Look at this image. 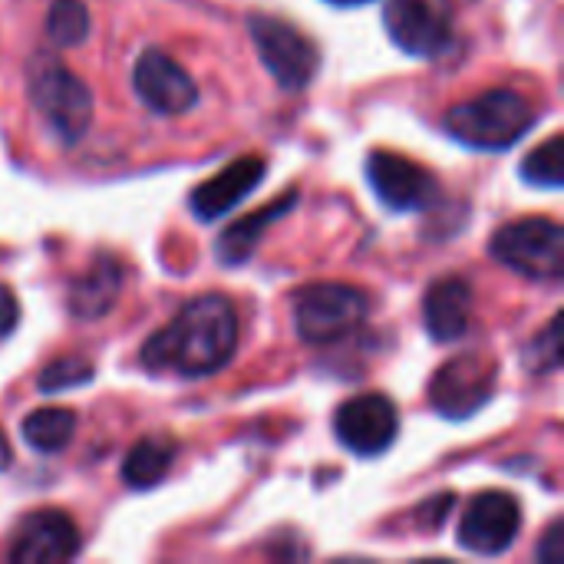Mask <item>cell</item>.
<instances>
[{"instance_id":"6da1fadb","label":"cell","mask_w":564,"mask_h":564,"mask_svg":"<svg viewBox=\"0 0 564 564\" xmlns=\"http://www.w3.org/2000/svg\"><path fill=\"white\" fill-rule=\"evenodd\" d=\"M238 347V311L225 294L188 301L169 327L149 337L142 364L155 373L208 377L221 370Z\"/></svg>"},{"instance_id":"7a4b0ae2","label":"cell","mask_w":564,"mask_h":564,"mask_svg":"<svg viewBox=\"0 0 564 564\" xmlns=\"http://www.w3.org/2000/svg\"><path fill=\"white\" fill-rule=\"evenodd\" d=\"M535 126V106L516 89H489L449 109L446 132L473 149H509Z\"/></svg>"},{"instance_id":"3957f363","label":"cell","mask_w":564,"mask_h":564,"mask_svg":"<svg viewBox=\"0 0 564 564\" xmlns=\"http://www.w3.org/2000/svg\"><path fill=\"white\" fill-rule=\"evenodd\" d=\"M26 89H30V102L36 106V112L46 119V126L63 145H76L86 135L93 122L89 86L76 73H69L59 59L53 56L30 59Z\"/></svg>"},{"instance_id":"277c9868","label":"cell","mask_w":564,"mask_h":564,"mask_svg":"<svg viewBox=\"0 0 564 564\" xmlns=\"http://www.w3.org/2000/svg\"><path fill=\"white\" fill-rule=\"evenodd\" d=\"M367 294L354 284H307L294 294V324L307 344H334L367 321Z\"/></svg>"},{"instance_id":"5b68a950","label":"cell","mask_w":564,"mask_h":564,"mask_svg":"<svg viewBox=\"0 0 564 564\" xmlns=\"http://www.w3.org/2000/svg\"><path fill=\"white\" fill-rule=\"evenodd\" d=\"M492 254L522 278L555 281L564 268V231L552 218H522L496 231Z\"/></svg>"},{"instance_id":"8992f818","label":"cell","mask_w":564,"mask_h":564,"mask_svg":"<svg viewBox=\"0 0 564 564\" xmlns=\"http://www.w3.org/2000/svg\"><path fill=\"white\" fill-rule=\"evenodd\" d=\"M248 30L254 36V46H258L268 73L278 79L281 89L297 93V89L311 86V79L321 69V50H317V43L311 36H304L288 20L264 17V13L251 17Z\"/></svg>"},{"instance_id":"52a82bcc","label":"cell","mask_w":564,"mask_h":564,"mask_svg":"<svg viewBox=\"0 0 564 564\" xmlns=\"http://www.w3.org/2000/svg\"><path fill=\"white\" fill-rule=\"evenodd\" d=\"M492 390H496V364L486 360L482 354H463L436 370L430 383V400L436 413H443L446 420H466L479 406H486Z\"/></svg>"},{"instance_id":"ba28073f","label":"cell","mask_w":564,"mask_h":564,"mask_svg":"<svg viewBox=\"0 0 564 564\" xmlns=\"http://www.w3.org/2000/svg\"><path fill=\"white\" fill-rule=\"evenodd\" d=\"M367 178L377 198L393 212H420L430 208L440 195V182L413 159L377 149L367 159Z\"/></svg>"},{"instance_id":"9c48e42d","label":"cell","mask_w":564,"mask_h":564,"mask_svg":"<svg viewBox=\"0 0 564 564\" xmlns=\"http://www.w3.org/2000/svg\"><path fill=\"white\" fill-rule=\"evenodd\" d=\"M337 440L357 456H380L393 446L400 433L397 406L380 393H360L347 400L334 416Z\"/></svg>"},{"instance_id":"30bf717a","label":"cell","mask_w":564,"mask_h":564,"mask_svg":"<svg viewBox=\"0 0 564 564\" xmlns=\"http://www.w3.org/2000/svg\"><path fill=\"white\" fill-rule=\"evenodd\" d=\"M522 529L519 502L509 492H482L459 522V545L473 555H502Z\"/></svg>"},{"instance_id":"8fae6325","label":"cell","mask_w":564,"mask_h":564,"mask_svg":"<svg viewBox=\"0 0 564 564\" xmlns=\"http://www.w3.org/2000/svg\"><path fill=\"white\" fill-rule=\"evenodd\" d=\"M79 529L66 512L56 509H43V512H30L26 519H20V525L13 529L10 539V562L17 564H53L69 562L79 555Z\"/></svg>"},{"instance_id":"7c38bea8","label":"cell","mask_w":564,"mask_h":564,"mask_svg":"<svg viewBox=\"0 0 564 564\" xmlns=\"http://www.w3.org/2000/svg\"><path fill=\"white\" fill-rule=\"evenodd\" d=\"M383 23L390 40L410 56H436L453 40V23L433 0H390L383 7Z\"/></svg>"},{"instance_id":"4fadbf2b","label":"cell","mask_w":564,"mask_h":564,"mask_svg":"<svg viewBox=\"0 0 564 564\" xmlns=\"http://www.w3.org/2000/svg\"><path fill=\"white\" fill-rule=\"evenodd\" d=\"M132 83H135L139 99L152 112H162V116H182L198 99V89H195L192 76L162 50H145L139 56Z\"/></svg>"},{"instance_id":"5bb4252c","label":"cell","mask_w":564,"mask_h":564,"mask_svg":"<svg viewBox=\"0 0 564 564\" xmlns=\"http://www.w3.org/2000/svg\"><path fill=\"white\" fill-rule=\"evenodd\" d=\"M268 162L261 155H241L231 165H225L218 175L205 178L195 192H192V212L202 221H215L225 212H231L245 195H251L261 178H264Z\"/></svg>"},{"instance_id":"9a60e30c","label":"cell","mask_w":564,"mask_h":564,"mask_svg":"<svg viewBox=\"0 0 564 564\" xmlns=\"http://www.w3.org/2000/svg\"><path fill=\"white\" fill-rule=\"evenodd\" d=\"M426 330L433 340H459L473 324V288L463 278H443L430 288L423 304Z\"/></svg>"},{"instance_id":"2e32d148","label":"cell","mask_w":564,"mask_h":564,"mask_svg":"<svg viewBox=\"0 0 564 564\" xmlns=\"http://www.w3.org/2000/svg\"><path fill=\"white\" fill-rule=\"evenodd\" d=\"M294 205H297V192H288L281 202H271V205H264V208L251 212L248 218H241V221L228 225V228H225V235L218 238V258H221L225 264H245V261L254 254V248H258L261 235H264V231L281 218V215H288Z\"/></svg>"},{"instance_id":"e0dca14e","label":"cell","mask_w":564,"mask_h":564,"mask_svg":"<svg viewBox=\"0 0 564 564\" xmlns=\"http://www.w3.org/2000/svg\"><path fill=\"white\" fill-rule=\"evenodd\" d=\"M119 288H122V268L102 254L69 288V307L76 317H102L116 304Z\"/></svg>"},{"instance_id":"ac0fdd59","label":"cell","mask_w":564,"mask_h":564,"mask_svg":"<svg viewBox=\"0 0 564 564\" xmlns=\"http://www.w3.org/2000/svg\"><path fill=\"white\" fill-rule=\"evenodd\" d=\"M172 456H175V446L162 436H149L142 443H135L122 463V479L132 486V489H152L155 482L165 479V473L172 469Z\"/></svg>"},{"instance_id":"d6986e66","label":"cell","mask_w":564,"mask_h":564,"mask_svg":"<svg viewBox=\"0 0 564 564\" xmlns=\"http://www.w3.org/2000/svg\"><path fill=\"white\" fill-rule=\"evenodd\" d=\"M76 433V413L63 406H43L23 420V440L36 453H59L69 446Z\"/></svg>"},{"instance_id":"ffe728a7","label":"cell","mask_w":564,"mask_h":564,"mask_svg":"<svg viewBox=\"0 0 564 564\" xmlns=\"http://www.w3.org/2000/svg\"><path fill=\"white\" fill-rule=\"evenodd\" d=\"M522 178L539 188H562L564 185V139L552 135L539 149H532L522 162Z\"/></svg>"},{"instance_id":"44dd1931","label":"cell","mask_w":564,"mask_h":564,"mask_svg":"<svg viewBox=\"0 0 564 564\" xmlns=\"http://www.w3.org/2000/svg\"><path fill=\"white\" fill-rule=\"evenodd\" d=\"M46 30L59 46H76L89 33V10L83 0H53L46 13Z\"/></svg>"},{"instance_id":"7402d4cb","label":"cell","mask_w":564,"mask_h":564,"mask_svg":"<svg viewBox=\"0 0 564 564\" xmlns=\"http://www.w3.org/2000/svg\"><path fill=\"white\" fill-rule=\"evenodd\" d=\"M93 380V364L86 357H63L53 360L50 367H43L40 373V390L43 393H59V390H73Z\"/></svg>"},{"instance_id":"603a6c76","label":"cell","mask_w":564,"mask_h":564,"mask_svg":"<svg viewBox=\"0 0 564 564\" xmlns=\"http://www.w3.org/2000/svg\"><path fill=\"white\" fill-rule=\"evenodd\" d=\"M525 367L532 373H552L562 367V317H552V324L529 344Z\"/></svg>"},{"instance_id":"cb8c5ba5","label":"cell","mask_w":564,"mask_h":564,"mask_svg":"<svg viewBox=\"0 0 564 564\" xmlns=\"http://www.w3.org/2000/svg\"><path fill=\"white\" fill-rule=\"evenodd\" d=\"M539 562L542 564H562L564 562V525L562 519H555L539 545Z\"/></svg>"},{"instance_id":"d4e9b609","label":"cell","mask_w":564,"mask_h":564,"mask_svg":"<svg viewBox=\"0 0 564 564\" xmlns=\"http://www.w3.org/2000/svg\"><path fill=\"white\" fill-rule=\"evenodd\" d=\"M17 321H20V304L13 297V291L0 284V337H7L17 327Z\"/></svg>"},{"instance_id":"484cf974","label":"cell","mask_w":564,"mask_h":564,"mask_svg":"<svg viewBox=\"0 0 564 564\" xmlns=\"http://www.w3.org/2000/svg\"><path fill=\"white\" fill-rule=\"evenodd\" d=\"M10 459H13V453H10V446H7V440H3V433H0V469H7Z\"/></svg>"},{"instance_id":"4316f807","label":"cell","mask_w":564,"mask_h":564,"mask_svg":"<svg viewBox=\"0 0 564 564\" xmlns=\"http://www.w3.org/2000/svg\"><path fill=\"white\" fill-rule=\"evenodd\" d=\"M330 3H337V7H354V3H367V0H330Z\"/></svg>"}]
</instances>
